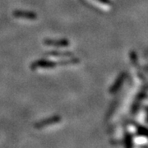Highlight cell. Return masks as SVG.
Listing matches in <instances>:
<instances>
[{"label":"cell","instance_id":"cell-4","mask_svg":"<svg viewBox=\"0 0 148 148\" xmlns=\"http://www.w3.org/2000/svg\"><path fill=\"white\" fill-rule=\"evenodd\" d=\"M44 44L48 46H56V47H67L69 45V41L67 39H46L45 40Z\"/></svg>","mask_w":148,"mask_h":148},{"label":"cell","instance_id":"cell-1","mask_svg":"<svg viewBox=\"0 0 148 148\" xmlns=\"http://www.w3.org/2000/svg\"><path fill=\"white\" fill-rule=\"evenodd\" d=\"M57 66L55 62L48 59H39L31 64L32 70H36L38 69H53Z\"/></svg>","mask_w":148,"mask_h":148},{"label":"cell","instance_id":"cell-6","mask_svg":"<svg viewBox=\"0 0 148 148\" xmlns=\"http://www.w3.org/2000/svg\"><path fill=\"white\" fill-rule=\"evenodd\" d=\"M48 55L52 57H73V54L71 52H66V51H51L47 53Z\"/></svg>","mask_w":148,"mask_h":148},{"label":"cell","instance_id":"cell-2","mask_svg":"<svg viewBox=\"0 0 148 148\" xmlns=\"http://www.w3.org/2000/svg\"><path fill=\"white\" fill-rule=\"evenodd\" d=\"M60 121H61V117L58 115H54V116L49 117V118H46L40 121L37 122L35 124V127L37 129H40L42 127H48V126L53 125L55 123H58Z\"/></svg>","mask_w":148,"mask_h":148},{"label":"cell","instance_id":"cell-5","mask_svg":"<svg viewBox=\"0 0 148 148\" xmlns=\"http://www.w3.org/2000/svg\"><path fill=\"white\" fill-rule=\"evenodd\" d=\"M80 63V59L77 58H73L70 59H64L62 61L57 62L56 64L57 65H64V66H67V65H75V64H78Z\"/></svg>","mask_w":148,"mask_h":148},{"label":"cell","instance_id":"cell-3","mask_svg":"<svg viewBox=\"0 0 148 148\" xmlns=\"http://www.w3.org/2000/svg\"><path fill=\"white\" fill-rule=\"evenodd\" d=\"M13 16L16 18L19 19H25V20H36L37 18L36 13L29 11L16 10L13 12Z\"/></svg>","mask_w":148,"mask_h":148}]
</instances>
